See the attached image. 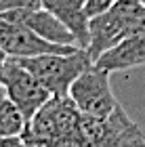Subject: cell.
<instances>
[{
	"instance_id": "obj_1",
	"label": "cell",
	"mask_w": 145,
	"mask_h": 147,
	"mask_svg": "<svg viewBox=\"0 0 145 147\" xmlns=\"http://www.w3.org/2000/svg\"><path fill=\"white\" fill-rule=\"evenodd\" d=\"M145 28V4L141 0H118L105 13L88 19V46L86 53L93 63L105 51L114 49Z\"/></svg>"
},
{
	"instance_id": "obj_2",
	"label": "cell",
	"mask_w": 145,
	"mask_h": 147,
	"mask_svg": "<svg viewBox=\"0 0 145 147\" xmlns=\"http://www.w3.org/2000/svg\"><path fill=\"white\" fill-rule=\"evenodd\" d=\"M17 61L51 92V97H67L74 80L93 65V59L82 49L74 53H44Z\"/></svg>"
},
{
	"instance_id": "obj_3",
	"label": "cell",
	"mask_w": 145,
	"mask_h": 147,
	"mask_svg": "<svg viewBox=\"0 0 145 147\" xmlns=\"http://www.w3.org/2000/svg\"><path fill=\"white\" fill-rule=\"evenodd\" d=\"M78 130L84 147H145L139 124L122 109V105L107 118H88L80 113Z\"/></svg>"
},
{
	"instance_id": "obj_4",
	"label": "cell",
	"mask_w": 145,
	"mask_h": 147,
	"mask_svg": "<svg viewBox=\"0 0 145 147\" xmlns=\"http://www.w3.org/2000/svg\"><path fill=\"white\" fill-rule=\"evenodd\" d=\"M80 126V111L71 103L69 97H51L40 109L34 113V118L28 122L23 132L25 143L47 145L59 137L78 132Z\"/></svg>"
},
{
	"instance_id": "obj_5",
	"label": "cell",
	"mask_w": 145,
	"mask_h": 147,
	"mask_svg": "<svg viewBox=\"0 0 145 147\" xmlns=\"http://www.w3.org/2000/svg\"><path fill=\"white\" fill-rule=\"evenodd\" d=\"M109 76H111L109 71L90 65L86 71H82L74 80V84L69 86L67 97L71 99V103L76 105V109L82 116L107 118L120 105L114 90H111Z\"/></svg>"
},
{
	"instance_id": "obj_6",
	"label": "cell",
	"mask_w": 145,
	"mask_h": 147,
	"mask_svg": "<svg viewBox=\"0 0 145 147\" xmlns=\"http://www.w3.org/2000/svg\"><path fill=\"white\" fill-rule=\"evenodd\" d=\"M0 84L4 88V97L23 113L25 122H30L34 113L51 99V92L17 59H6L0 67Z\"/></svg>"
},
{
	"instance_id": "obj_7",
	"label": "cell",
	"mask_w": 145,
	"mask_h": 147,
	"mask_svg": "<svg viewBox=\"0 0 145 147\" xmlns=\"http://www.w3.org/2000/svg\"><path fill=\"white\" fill-rule=\"evenodd\" d=\"M0 49L9 59H23L44 55V53H74L76 46L51 44L47 40L38 38L28 28H23L21 23H13L9 19L0 17Z\"/></svg>"
},
{
	"instance_id": "obj_8",
	"label": "cell",
	"mask_w": 145,
	"mask_h": 147,
	"mask_svg": "<svg viewBox=\"0 0 145 147\" xmlns=\"http://www.w3.org/2000/svg\"><path fill=\"white\" fill-rule=\"evenodd\" d=\"M0 17L9 19V21H13V23H21L23 28H28L30 32H34L38 38L47 40V42H51V44L76 46V40L69 34V30L65 28L63 23H59L49 11L42 9V6L40 9H21V11L2 13Z\"/></svg>"
},
{
	"instance_id": "obj_9",
	"label": "cell",
	"mask_w": 145,
	"mask_h": 147,
	"mask_svg": "<svg viewBox=\"0 0 145 147\" xmlns=\"http://www.w3.org/2000/svg\"><path fill=\"white\" fill-rule=\"evenodd\" d=\"M93 65L109 74L126 71V69L139 67V65H145V28L137 34L128 36L126 40L118 42L114 49L105 51Z\"/></svg>"
},
{
	"instance_id": "obj_10",
	"label": "cell",
	"mask_w": 145,
	"mask_h": 147,
	"mask_svg": "<svg viewBox=\"0 0 145 147\" xmlns=\"http://www.w3.org/2000/svg\"><path fill=\"white\" fill-rule=\"evenodd\" d=\"M42 9L49 11L59 23H63L74 36L76 46L86 51L88 46V15L84 0H40Z\"/></svg>"
},
{
	"instance_id": "obj_11",
	"label": "cell",
	"mask_w": 145,
	"mask_h": 147,
	"mask_svg": "<svg viewBox=\"0 0 145 147\" xmlns=\"http://www.w3.org/2000/svg\"><path fill=\"white\" fill-rule=\"evenodd\" d=\"M23 113L13 105L9 99H0V137H21L25 132Z\"/></svg>"
},
{
	"instance_id": "obj_12",
	"label": "cell",
	"mask_w": 145,
	"mask_h": 147,
	"mask_svg": "<svg viewBox=\"0 0 145 147\" xmlns=\"http://www.w3.org/2000/svg\"><path fill=\"white\" fill-rule=\"evenodd\" d=\"M40 0H0V15L11 11H21V9H40Z\"/></svg>"
},
{
	"instance_id": "obj_13",
	"label": "cell",
	"mask_w": 145,
	"mask_h": 147,
	"mask_svg": "<svg viewBox=\"0 0 145 147\" xmlns=\"http://www.w3.org/2000/svg\"><path fill=\"white\" fill-rule=\"evenodd\" d=\"M118 0H84V9H86V15L90 19V17H97V15H101V13H105Z\"/></svg>"
},
{
	"instance_id": "obj_14",
	"label": "cell",
	"mask_w": 145,
	"mask_h": 147,
	"mask_svg": "<svg viewBox=\"0 0 145 147\" xmlns=\"http://www.w3.org/2000/svg\"><path fill=\"white\" fill-rule=\"evenodd\" d=\"M0 147H25L23 137H0Z\"/></svg>"
},
{
	"instance_id": "obj_15",
	"label": "cell",
	"mask_w": 145,
	"mask_h": 147,
	"mask_svg": "<svg viewBox=\"0 0 145 147\" xmlns=\"http://www.w3.org/2000/svg\"><path fill=\"white\" fill-rule=\"evenodd\" d=\"M6 59H9V57L4 55V51H2V49H0V67L4 65V61H6Z\"/></svg>"
},
{
	"instance_id": "obj_16",
	"label": "cell",
	"mask_w": 145,
	"mask_h": 147,
	"mask_svg": "<svg viewBox=\"0 0 145 147\" xmlns=\"http://www.w3.org/2000/svg\"><path fill=\"white\" fill-rule=\"evenodd\" d=\"M0 99H4V88H2V84H0Z\"/></svg>"
}]
</instances>
